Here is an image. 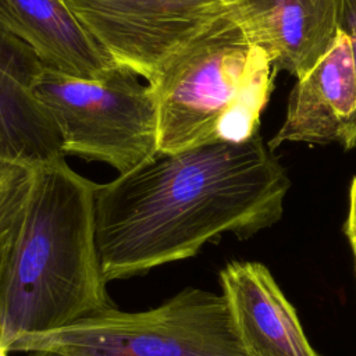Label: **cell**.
Here are the masks:
<instances>
[{"mask_svg":"<svg viewBox=\"0 0 356 356\" xmlns=\"http://www.w3.org/2000/svg\"><path fill=\"white\" fill-rule=\"evenodd\" d=\"M38 349L72 356H246L222 293L200 288H185L149 310L113 307L25 335L8 352Z\"/></svg>","mask_w":356,"mask_h":356,"instance_id":"277c9868","label":"cell"},{"mask_svg":"<svg viewBox=\"0 0 356 356\" xmlns=\"http://www.w3.org/2000/svg\"><path fill=\"white\" fill-rule=\"evenodd\" d=\"M339 29H342L350 39L353 61L356 68V0H341L339 3ZM356 146V114L345 135L342 147L350 150Z\"/></svg>","mask_w":356,"mask_h":356,"instance_id":"4fadbf2b","label":"cell"},{"mask_svg":"<svg viewBox=\"0 0 356 356\" xmlns=\"http://www.w3.org/2000/svg\"><path fill=\"white\" fill-rule=\"evenodd\" d=\"M35 168L0 160V280L24 222Z\"/></svg>","mask_w":356,"mask_h":356,"instance_id":"7c38bea8","label":"cell"},{"mask_svg":"<svg viewBox=\"0 0 356 356\" xmlns=\"http://www.w3.org/2000/svg\"><path fill=\"white\" fill-rule=\"evenodd\" d=\"M218 280L246 356H321L263 263L229 261Z\"/></svg>","mask_w":356,"mask_h":356,"instance_id":"ba28073f","label":"cell"},{"mask_svg":"<svg viewBox=\"0 0 356 356\" xmlns=\"http://www.w3.org/2000/svg\"><path fill=\"white\" fill-rule=\"evenodd\" d=\"M42 70L25 43L0 28V160L38 167L65 157L50 115L33 95Z\"/></svg>","mask_w":356,"mask_h":356,"instance_id":"8fae6325","label":"cell"},{"mask_svg":"<svg viewBox=\"0 0 356 356\" xmlns=\"http://www.w3.org/2000/svg\"><path fill=\"white\" fill-rule=\"evenodd\" d=\"M26 353H28V356H72V355L58 352V350H51V349H38V350H31Z\"/></svg>","mask_w":356,"mask_h":356,"instance_id":"9a60e30c","label":"cell"},{"mask_svg":"<svg viewBox=\"0 0 356 356\" xmlns=\"http://www.w3.org/2000/svg\"><path fill=\"white\" fill-rule=\"evenodd\" d=\"M0 28L24 42L47 70L102 79L120 68L64 0H0Z\"/></svg>","mask_w":356,"mask_h":356,"instance_id":"30bf717a","label":"cell"},{"mask_svg":"<svg viewBox=\"0 0 356 356\" xmlns=\"http://www.w3.org/2000/svg\"><path fill=\"white\" fill-rule=\"evenodd\" d=\"M291 179L260 134L159 152L96 184L95 220L107 282L189 259L232 234L248 239L277 224Z\"/></svg>","mask_w":356,"mask_h":356,"instance_id":"6da1fadb","label":"cell"},{"mask_svg":"<svg viewBox=\"0 0 356 356\" xmlns=\"http://www.w3.org/2000/svg\"><path fill=\"white\" fill-rule=\"evenodd\" d=\"M114 61L149 83L235 0H64Z\"/></svg>","mask_w":356,"mask_h":356,"instance_id":"8992f818","label":"cell"},{"mask_svg":"<svg viewBox=\"0 0 356 356\" xmlns=\"http://www.w3.org/2000/svg\"><path fill=\"white\" fill-rule=\"evenodd\" d=\"M345 234L353 254L355 273H356V175L350 181L348 196V214L345 221Z\"/></svg>","mask_w":356,"mask_h":356,"instance_id":"5bb4252c","label":"cell"},{"mask_svg":"<svg viewBox=\"0 0 356 356\" xmlns=\"http://www.w3.org/2000/svg\"><path fill=\"white\" fill-rule=\"evenodd\" d=\"M341 0H235V15L249 40L275 72L306 75L339 29Z\"/></svg>","mask_w":356,"mask_h":356,"instance_id":"9c48e42d","label":"cell"},{"mask_svg":"<svg viewBox=\"0 0 356 356\" xmlns=\"http://www.w3.org/2000/svg\"><path fill=\"white\" fill-rule=\"evenodd\" d=\"M275 74L267 54L246 36L235 8L220 17L149 82L159 152L250 139L259 134Z\"/></svg>","mask_w":356,"mask_h":356,"instance_id":"3957f363","label":"cell"},{"mask_svg":"<svg viewBox=\"0 0 356 356\" xmlns=\"http://www.w3.org/2000/svg\"><path fill=\"white\" fill-rule=\"evenodd\" d=\"M96 184L65 157L40 164L0 280V346L115 307L96 239Z\"/></svg>","mask_w":356,"mask_h":356,"instance_id":"7a4b0ae2","label":"cell"},{"mask_svg":"<svg viewBox=\"0 0 356 356\" xmlns=\"http://www.w3.org/2000/svg\"><path fill=\"white\" fill-rule=\"evenodd\" d=\"M356 114V68L349 36L337 35L312 70L296 79L284 121L267 142L270 149L284 143L342 145Z\"/></svg>","mask_w":356,"mask_h":356,"instance_id":"52a82bcc","label":"cell"},{"mask_svg":"<svg viewBox=\"0 0 356 356\" xmlns=\"http://www.w3.org/2000/svg\"><path fill=\"white\" fill-rule=\"evenodd\" d=\"M0 356H8V350L3 346H0Z\"/></svg>","mask_w":356,"mask_h":356,"instance_id":"2e32d148","label":"cell"},{"mask_svg":"<svg viewBox=\"0 0 356 356\" xmlns=\"http://www.w3.org/2000/svg\"><path fill=\"white\" fill-rule=\"evenodd\" d=\"M33 95L50 115L64 156L106 163L121 175L159 153L153 92L127 68L83 79L43 67Z\"/></svg>","mask_w":356,"mask_h":356,"instance_id":"5b68a950","label":"cell"}]
</instances>
